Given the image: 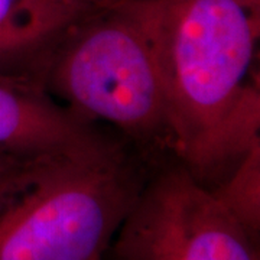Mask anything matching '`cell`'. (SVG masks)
<instances>
[{
  "instance_id": "cell-2",
  "label": "cell",
  "mask_w": 260,
  "mask_h": 260,
  "mask_svg": "<svg viewBox=\"0 0 260 260\" xmlns=\"http://www.w3.org/2000/svg\"><path fill=\"white\" fill-rule=\"evenodd\" d=\"M143 184L109 140L32 158L0 194V260H104Z\"/></svg>"
},
{
  "instance_id": "cell-6",
  "label": "cell",
  "mask_w": 260,
  "mask_h": 260,
  "mask_svg": "<svg viewBox=\"0 0 260 260\" xmlns=\"http://www.w3.org/2000/svg\"><path fill=\"white\" fill-rule=\"evenodd\" d=\"M95 8L83 0H0V75L42 84L58 42Z\"/></svg>"
},
{
  "instance_id": "cell-4",
  "label": "cell",
  "mask_w": 260,
  "mask_h": 260,
  "mask_svg": "<svg viewBox=\"0 0 260 260\" xmlns=\"http://www.w3.org/2000/svg\"><path fill=\"white\" fill-rule=\"evenodd\" d=\"M109 250L112 260H259V246L184 165L143 184Z\"/></svg>"
},
{
  "instance_id": "cell-5",
  "label": "cell",
  "mask_w": 260,
  "mask_h": 260,
  "mask_svg": "<svg viewBox=\"0 0 260 260\" xmlns=\"http://www.w3.org/2000/svg\"><path fill=\"white\" fill-rule=\"evenodd\" d=\"M91 123L59 106L42 84L0 75V150L41 156L106 142Z\"/></svg>"
},
{
  "instance_id": "cell-7",
  "label": "cell",
  "mask_w": 260,
  "mask_h": 260,
  "mask_svg": "<svg viewBox=\"0 0 260 260\" xmlns=\"http://www.w3.org/2000/svg\"><path fill=\"white\" fill-rule=\"evenodd\" d=\"M232 177L217 188L213 195L240 223L253 242L259 244L260 232V143L239 160Z\"/></svg>"
},
{
  "instance_id": "cell-10",
  "label": "cell",
  "mask_w": 260,
  "mask_h": 260,
  "mask_svg": "<svg viewBox=\"0 0 260 260\" xmlns=\"http://www.w3.org/2000/svg\"><path fill=\"white\" fill-rule=\"evenodd\" d=\"M249 2H251V3H257V0H249Z\"/></svg>"
},
{
  "instance_id": "cell-3",
  "label": "cell",
  "mask_w": 260,
  "mask_h": 260,
  "mask_svg": "<svg viewBox=\"0 0 260 260\" xmlns=\"http://www.w3.org/2000/svg\"><path fill=\"white\" fill-rule=\"evenodd\" d=\"M42 85L81 120L106 121L138 142H165V94L148 39L112 0L58 42Z\"/></svg>"
},
{
  "instance_id": "cell-9",
  "label": "cell",
  "mask_w": 260,
  "mask_h": 260,
  "mask_svg": "<svg viewBox=\"0 0 260 260\" xmlns=\"http://www.w3.org/2000/svg\"><path fill=\"white\" fill-rule=\"evenodd\" d=\"M85 3H90V5H94V6H102V5H106L112 0H83Z\"/></svg>"
},
{
  "instance_id": "cell-1",
  "label": "cell",
  "mask_w": 260,
  "mask_h": 260,
  "mask_svg": "<svg viewBox=\"0 0 260 260\" xmlns=\"http://www.w3.org/2000/svg\"><path fill=\"white\" fill-rule=\"evenodd\" d=\"M143 32L165 94L169 146L203 185L260 143L249 0H114Z\"/></svg>"
},
{
  "instance_id": "cell-8",
  "label": "cell",
  "mask_w": 260,
  "mask_h": 260,
  "mask_svg": "<svg viewBox=\"0 0 260 260\" xmlns=\"http://www.w3.org/2000/svg\"><path fill=\"white\" fill-rule=\"evenodd\" d=\"M35 156H22L0 150V194L6 189L19 171Z\"/></svg>"
}]
</instances>
